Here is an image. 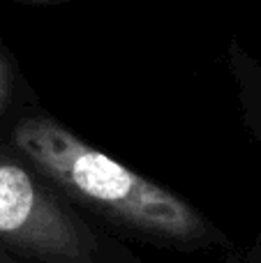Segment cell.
<instances>
[{
    "label": "cell",
    "mask_w": 261,
    "mask_h": 263,
    "mask_svg": "<svg viewBox=\"0 0 261 263\" xmlns=\"http://www.w3.org/2000/svg\"><path fill=\"white\" fill-rule=\"evenodd\" d=\"M259 125H261V111H259Z\"/></svg>",
    "instance_id": "cell-5"
},
{
    "label": "cell",
    "mask_w": 261,
    "mask_h": 263,
    "mask_svg": "<svg viewBox=\"0 0 261 263\" xmlns=\"http://www.w3.org/2000/svg\"><path fill=\"white\" fill-rule=\"evenodd\" d=\"M12 141L60 190L134 231L188 245L211 233L208 222L188 201L90 148L53 120H21Z\"/></svg>",
    "instance_id": "cell-1"
},
{
    "label": "cell",
    "mask_w": 261,
    "mask_h": 263,
    "mask_svg": "<svg viewBox=\"0 0 261 263\" xmlns=\"http://www.w3.org/2000/svg\"><path fill=\"white\" fill-rule=\"evenodd\" d=\"M0 240L44 263H92L88 227L23 164L0 155Z\"/></svg>",
    "instance_id": "cell-2"
},
{
    "label": "cell",
    "mask_w": 261,
    "mask_h": 263,
    "mask_svg": "<svg viewBox=\"0 0 261 263\" xmlns=\"http://www.w3.org/2000/svg\"><path fill=\"white\" fill-rule=\"evenodd\" d=\"M9 102V69L5 65V60L0 58V114L5 111Z\"/></svg>",
    "instance_id": "cell-3"
},
{
    "label": "cell",
    "mask_w": 261,
    "mask_h": 263,
    "mask_svg": "<svg viewBox=\"0 0 261 263\" xmlns=\"http://www.w3.org/2000/svg\"><path fill=\"white\" fill-rule=\"evenodd\" d=\"M0 263H16V261H14V259H12V256H9V254H7V252H5V250H3V247H0Z\"/></svg>",
    "instance_id": "cell-4"
}]
</instances>
